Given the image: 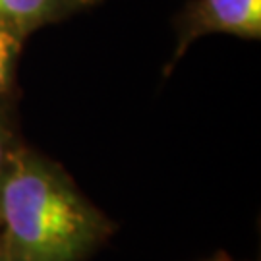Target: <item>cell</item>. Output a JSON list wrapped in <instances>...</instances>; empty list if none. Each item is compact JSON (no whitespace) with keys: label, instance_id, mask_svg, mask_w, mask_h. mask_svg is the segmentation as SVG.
Returning a JSON list of instances; mask_svg holds the SVG:
<instances>
[{"label":"cell","instance_id":"6da1fadb","mask_svg":"<svg viewBox=\"0 0 261 261\" xmlns=\"http://www.w3.org/2000/svg\"><path fill=\"white\" fill-rule=\"evenodd\" d=\"M111 232L64 168L19 145L0 194L4 261H85Z\"/></svg>","mask_w":261,"mask_h":261},{"label":"cell","instance_id":"7a4b0ae2","mask_svg":"<svg viewBox=\"0 0 261 261\" xmlns=\"http://www.w3.org/2000/svg\"><path fill=\"white\" fill-rule=\"evenodd\" d=\"M224 33L242 39L261 37V0H192L178 21L172 64L199 37Z\"/></svg>","mask_w":261,"mask_h":261},{"label":"cell","instance_id":"3957f363","mask_svg":"<svg viewBox=\"0 0 261 261\" xmlns=\"http://www.w3.org/2000/svg\"><path fill=\"white\" fill-rule=\"evenodd\" d=\"M97 0H0V25L21 41L33 31L74 16Z\"/></svg>","mask_w":261,"mask_h":261},{"label":"cell","instance_id":"277c9868","mask_svg":"<svg viewBox=\"0 0 261 261\" xmlns=\"http://www.w3.org/2000/svg\"><path fill=\"white\" fill-rule=\"evenodd\" d=\"M21 45L23 41L18 35L0 25V103H6V97L12 91Z\"/></svg>","mask_w":261,"mask_h":261},{"label":"cell","instance_id":"5b68a950","mask_svg":"<svg viewBox=\"0 0 261 261\" xmlns=\"http://www.w3.org/2000/svg\"><path fill=\"white\" fill-rule=\"evenodd\" d=\"M19 145L21 143L16 138V132L6 114V105L0 103V194H2V188L10 172V167H12V159Z\"/></svg>","mask_w":261,"mask_h":261},{"label":"cell","instance_id":"8992f818","mask_svg":"<svg viewBox=\"0 0 261 261\" xmlns=\"http://www.w3.org/2000/svg\"><path fill=\"white\" fill-rule=\"evenodd\" d=\"M211 261H232V259H230L226 253H219V255H217L215 259H211Z\"/></svg>","mask_w":261,"mask_h":261},{"label":"cell","instance_id":"52a82bcc","mask_svg":"<svg viewBox=\"0 0 261 261\" xmlns=\"http://www.w3.org/2000/svg\"><path fill=\"white\" fill-rule=\"evenodd\" d=\"M0 261H4V257H2V252H0Z\"/></svg>","mask_w":261,"mask_h":261}]
</instances>
